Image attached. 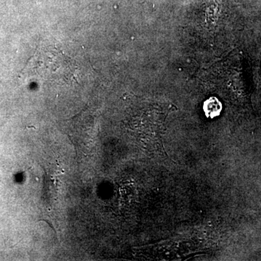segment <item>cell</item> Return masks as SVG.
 <instances>
[{"label":"cell","mask_w":261,"mask_h":261,"mask_svg":"<svg viewBox=\"0 0 261 261\" xmlns=\"http://www.w3.org/2000/svg\"><path fill=\"white\" fill-rule=\"evenodd\" d=\"M25 80H38L57 84L78 83L80 69L74 60L57 47L37 49L21 72Z\"/></svg>","instance_id":"1"},{"label":"cell","mask_w":261,"mask_h":261,"mask_svg":"<svg viewBox=\"0 0 261 261\" xmlns=\"http://www.w3.org/2000/svg\"><path fill=\"white\" fill-rule=\"evenodd\" d=\"M203 110L206 116L214 118L219 116L222 110V105L217 98L211 97L204 103Z\"/></svg>","instance_id":"2"}]
</instances>
